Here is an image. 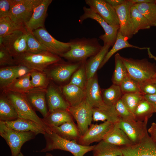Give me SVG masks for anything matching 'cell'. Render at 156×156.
Here are the masks:
<instances>
[{
	"instance_id": "7",
	"label": "cell",
	"mask_w": 156,
	"mask_h": 156,
	"mask_svg": "<svg viewBox=\"0 0 156 156\" xmlns=\"http://www.w3.org/2000/svg\"><path fill=\"white\" fill-rule=\"evenodd\" d=\"M82 62H66L61 60L49 66L44 71L50 80L63 83L70 79L80 67Z\"/></svg>"
},
{
	"instance_id": "30",
	"label": "cell",
	"mask_w": 156,
	"mask_h": 156,
	"mask_svg": "<svg viewBox=\"0 0 156 156\" xmlns=\"http://www.w3.org/2000/svg\"><path fill=\"white\" fill-rule=\"evenodd\" d=\"M30 77L29 73L19 77L1 91L6 90L25 94L34 88L31 83Z\"/></svg>"
},
{
	"instance_id": "3",
	"label": "cell",
	"mask_w": 156,
	"mask_h": 156,
	"mask_svg": "<svg viewBox=\"0 0 156 156\" xmlns=\"http://www.w3.org/2000/svg\"><path fill=\"white\" fill-rule=\"evenodd\" d=\"M1 92L5 95L13 106L19 118L28 119L40 125L47 133L52 132L32 109L25 94L6 90H3Z\"/></svg>"
},
{
	"instance_id": "21",
	"label": "cell",
	"mask_w": 156,
	"mask_h": 156,
	"mask_svg": "<svg viewBox=\"0 0 156 156\" xmlns=\"http://www.w3.org/2000/svg\"><path fill=\"white\" fill-rule=\"evenodd\" d=\"M52 1L42 0V2L36 8L31 18L25 26L27 31L32 32L39 28L44 27L48 8Z\"/></svg>"
},
{
	"instance_id": "33",
	"label": "cell",
	"mask_w": 156,
	"mask_h": 156,
	"mask_svg": "<svg viewBox=\"0 0 156 156\" xmlns=\"http://www.w3.org/2000/svg\"><path fill=\"white\" fill-rule=\"evenodd\" d=\"M103 100L107 105L114 107L122 95L120 86L113 84L109 88L101 91Z\"/></svg>"
},
{
	"instance_id": "28",
	"label": "cell",
	"mask_w": 156,
	"mask_h": 156,
	"mask_svg": "<svg viewBox=\"0 0 156 156\" xmlns=\"http://www.w3.org/2000/svg\"><path fill=\"white\" fill-rule=\"evenodd\" d=\"M103 140L120 147L132 144L126 133L118 127L117 123L114 124Z\"/></svg>"
},
{
	"instance_id": "5",
	"label": "cell",
	"mask_w": 156,
	"mask_h": 156,
	"mask_svg": "<svg viewBox=\"0 0 156 156\" xmlns=\"http://www.w3.org/2000/svg\"><path fill=\"white\" fill-rule=\"evenodd\" d=\"M14 58L17 65L40 71H44L49 66L62 60L60 57L48 51L38 53L26 52Z\"/></svg>"
},
{
	"instance_id": "19",
	"label": "cell",
	"mask_w": 156,
	"mask_h": 156,
	"mask_svg": "<svg viewBox=\"0 0 156 156\" xmlns=\"http://www.w3.org/2000/svg\"><path fill=\"white\" fill-rule=\"evenodd\" d=\"M133 4L130 0H128L123 4L113 7L119 21V31L127 40L131 38L134 35L130 15V9Z\"/></svg>"
},
{
	"instance_id": "38",
	"label": "cell",
	"mask_w": 156,
	"mask_h": 156,
	"mask_svg": "<svg viewBox=\"0 0 156 156\" xmlns=\"http://www.w3.org/2000/svg\"><path fill=\"white\" fill-rule=\"evenodd\" d=\"M121 56L118 53L115 55V68L112 78L113 84L119 86L128 75L127 69Z\"/></svg>"
},
{
	"instance_id": "35",
	"label": "cell",
	"mask_w": 156,
	"mask_h": 156,
	"mask_svg": "<svg viewBox=\"0 0 156 156\" xmlns=\"http://www.w3.org/2000/svg\"><path fill=\"white\" fill-rule=\"evenodd\" d=\"M19 31H26L25 26L14 22L9 16L0 18V37Z\"/></svg>"
},
{
	"instance_id": "9",
	"label": "cell",
	"mask_w": 156,
	"mask_h": 156,
	"mask_svg": "<svg viewBox=\"0 0 156 156\" xmlns=\"http://www.w3.org/2000/svg\"><path fill=\"white\" fill-rule=\"evenodd\" d=\"M83 14L79 18V22L82 23L84 20L90 18L97 21L103 29L105 33L99 38L102 40L104 45L108 44L113 47L116 42L120 27L114 26L109 25L100 16L94 13L90 8L83 7Z\"/></svg>"
},
{
	"instance_id": "52",
	"label": "cell",
	"mask_w": 156,
	"mask_h": 156,
	"mask_svg": "<svg viewBox=\"0 0 156 156\" xmlns=\"http://www.w3.org/2000/svg\"><path fill=\"white\" fill-rule=\"evenodd\" d=\"M133 4L142 3H156L154 0H130Z\"/></svg>"
},
{
	"instance_id": "13",
	"label": "cell",
	"mask_w": 156,
	"mask_h": 156,
	"mask_svg": "<svg viewBox=\"0 0 156 156\" xmlns=\"http://www.w3.org/2000/svg\"><path fill=\"white\" fill-rule=\"evenodd\" d=\"M148 119L144 121L133 120H120L117 122L118 127L127 136L132 144L140 142L148 134L147 125Z\"/></svg>"
},
{
	"instance_id": "50",
	"label": "cell",
	"mask_w": 156,
	"mask_h": 156,
	"mask_svg": "<svg viewBox=\"0 0 156 156\" xmlns=\"http://www.w3.org/2000/svg\"><path fill=\"white\" fill-rule=\"evenodd\" d=\"M144 98L152 105L154 113H156V94L154 95H144Z\"/></svg>"
},
{
	"instance_id": "14",
	"label": "cell",
	"mask_w": 156,
	"mask_h": 156,
	"mask_svg": "<svg viewBox=\"0 0 156 156\" xmlns=\"http://www.w3.org/2000/svg\"><path fill=\"white\" fill-rule=\"evenodd\" d=\"M115 123L106 121L99 124H91L85 133L81 135L77 143L82 145L88 146L94 142L103 140Z\"/></svg>"
},
{
	"instance_id": "15",
	"label": "cell",
	"mask_w": 156,
	"mask_h": 156,
	"mask_svg": "<svg viewBox=\"0 0 156 156\" xmlns=\"http://www.w3.org/2000/svg\"><path fill=\"white\" fill-rule=\"evenodd\" d=\"M85 2L93 11L100 16L109 25L120 27L115 9L105 0H86Z\"/></svg>"
},
{
	"instance_id": "43",
	"label": "cell",
	"mask_w": 156,
	"mask_h": 156,
	"mask_svg": "<svg viewBox=\"0 0 156 156\" xmlns=\"http://www.w3.org/2000/svg\"><path fill=\"white\" fill-rule=\"evenodd\" d=\"M26 38L27 52L38 53L47 51L32 32L27 31Z\"/></svg>"
},
{
	"instance_id": "53",
	"label": "cell",
	"mask_w": 156,
	"mask_h": 156,
	"mask_svg": "<svg viewBox=\"0 0 156 156\" xmlns=\"http://www.w3.org/2000/svg\"><path fill=\"white\" fill-rule=\"evenodd\" d=\"M17 156H24L23 153L21 152ZM45 156H53V155L50 153H47Z\"/></svg>"
},
{
	"instance_id": "11",
	"label": "cell",
	"mask_w": 156,
	"mask_h": 156,
	"mask_svg": "<svg viewBox=\"0 0 156 156\" xmlns=\"http://www.w3.org/2000/svg\"><path fill=\"white\" fill-rule=\"evenodd\" d=\"M32 32L47 51L53 54L61 57L70 49L69 42H63L56 40L44 27L39 28Z\"/></svg>"
},
{
	"instance_id": "16",
	"label": "cell",
	"mask_w": 156,
	"mask_h": 156,
	"mask_svg": "<svg viewBox=\"0 0 156 156\" xmlns=\"http://www.w3.org/2000/svg\"><path fill=\"white\" fill-rule=\"evenodd\" d=\"M120 148L122 156H156V144L148 134L139 143Z\"/></svg>"
},
{
	"instance_id": "29",
	"label": "cell",
	"mask_w": 156,
	"mask_h": 156,
	"mask_svg": "<svg viewBox=\"0 0 156 156\" xmlns=\"http://www.w3.org/2000/svg\"><path fill=\"white\" fill-rule=\"evenodd\" d=\"M19 118L18 114L9 100L2 92L0 94V121L15 120Z\"/></svg>"
},
{
	"instance_id": "51",
	"label": "cell",
	"mask_w": 156,
	"mask_h": 156,
	"mask_svg": "<svg viewBox=\"0 0 156 156\" xmlns=\"http://www.w3.org/2000/svg\"><path fill=\"white\" fill-rule=\"evenodd\" d=\"M105 1L113 7L120 5L126 2L125 0H105Z\"/></svg>"
},
{
	"instance_id": "42",
	"label": "cell",
	"mask_w": 156,
	"mask_h": 156,
	"mask_svg": "<svg viewBox=\"0 0 156 156\" xmlns=\"http://www.w3.org/2000/svg\"><path fill=\"white\" fill-rule=\"evenodd\" d=\"M86 61L82 62L80 67L73 75L69 83L84 90L88 80L85 68Z\"/></svg>"
},
{
	"instance_id": "34",
	"label": "cell",
	"mask_w": 156,
	"mask_h": 156,
	"mask_svg": "<svg viewBox=\"0 0 156 156\" xmlns=\"http://www.w3.org/2000/svg\"><path fill=\"white\" fill-rule=\"evenodd\" d=\"M130 15L134 35L137 34L140 30L149 29L151 28V26L147 20L134 4L131 8Z\"/></svg>"
},
{
	"instance_id": "31",
	"label": "cell",
	"mask_w": 156,
	"mask_h": 156,
	"mask_svg": "<svg viewBox=\"0 0 156 156\" xmlns=\"http://www.w3.org/2000/svg\"><path fill=\"white\" fill-rule=\"evenodd\" d=\"M92 151L93 156H122L120 147L104 140L95 145Z\"/></svg>"
},
{
	"instance_id": "20",
	"label": "cell",
	"mask_w": 156,
	"mask_h": 156,
	"mask_svg": "<svg viewBox=\"0 0 156 156\" xmlns=\"http://www.w3.org/2000/svg\"><path fill=\"white\" fill-rule=\"evenodd\" d=\"M31 70L21 65L0 68V91L16 79L29 73Z\"/></svg>"
},
{
	"instance_id": "46",
	"label": "cell",
	"mask_w": 156,
	"mask_h": 156,
	"mask_svg": "<svg viewBox=\"0 0 156 156\" xmlns=\"http://www.w3.org/2000/svg\"><path fill=\"white\" fill-rule=\"evenodd\" d=\"M16 65L13 57L3 46H0V67Z\"/></svg>"
},
{
	"instance_id": "41",
	"label": "cell",
	"mask_w": 156,
	"mask_h": 156,
	"mask_svg": "<svg viewBox=\"0 0 156 156\" xmlns=\"http://www.w3.org/2000/svg\"><path fill=\"white\" fill-rule=\"evenodd\" d=\"M144 95L140 92L126 93L122 94L121 99L127 109L133 114L137 105L144 97Z\"/></svg>"
},
{
	"instance_id": "24",
	"label": "cell",
	"mask_w": 156,
	"mask_h": 156,
	"mask_svg": "<svg viewBox=\"0 0 156 156\" xmlns=\"http://www.w3.org/2000/svg\"><path fill=\"white\" fill-rule=\"evenodd\" d=\"M66 100L70 107L78 105L85 99L84 90L74 85L68 83L61 87Z\"/></svg>"
},
{
	"instance_id": "10",
	"label": "cell",
	"mask_w": 156,
	"mask_h": 156,
	"mask_svg": "<svg viewBox=\"0 0 156 156\" xmlns=\"http://www.w3.org/2000/svg\"><path fill=\"white\" fill-rule=\"evenodd\" d=\"M26 31H19L0 37V46L5 49L13 58L27 52Z\"/></svg>"
},
{
	"instance_id": "45",
	"label": "cell",
	"mask_w": 156,
	"mask_h": 156,
	"mask_svg": "<svg viewBox=\"0 0 156 156\" xmlns=\"http://www.w3.org/2000/svg\"><path fill=\"white\" fill-rule=\"evenodd\" d=\"M114 109L117 115L120 120H136L133 114L127 109L121 99L115 104Z\"/></svg>"
},
{
	"instance_id": "1",
	"label": "cell",
	"mask_w": 156,
	"mask_h": 156,
	"mask_svg": "<svg viewBox=\"0 0 156 156\" xmlns=\"http://www.w3.org/2000/svg\"><path fill=\"white\" fill-rule=\"evenodd\" d=\"M70 50L63 54V57L70 62H81L86 61L97 54L102 46L96 38H77L70 40Z\"/></svg>"
},
{
	"instance_id": "47",
	"label": "cell",
	"mask_w": 156,
	"mask_h": 156,
	"mask_svg": "<svg viewBox=\"0 0 156 156\" xmlns=\"http://www.w3.org/2000/svg\"><path fill=\"white\" fill-rule=\"evenodd\" d=\"M15 3V0H0V18L8 16Z\"/></svg>"
},
{
	"instance_id": "26",
	"label": "cell",
	"mask_w": 156,
	"mask_h": 156,
	"mask_svg": "<svg viewBox=\"0 0 156 156\" xmlns=\"http://www.w3.org/2000/svg\"><path fill=\"white\" fill-rule=\"evenodd\" d=\"M52 131L65 139L77 142L81 135L74 121L66 122L58 127L50 128Z\"/></svg>"
},
{
	"instance_id": "8",
	"label": "cell",
	"mask_w": 156,
	"mask_h": 156,
	"mask_svg": "<svg viewBox=\"0 0 156 156\" xmlns=\"http://www.w3.org/2000/svg\"><path fill=\"white\" fill-rule=\"evenodd\" d=\"M42 0H16L9 16L14 22L25 26L31 18L34 10Z\"/></svg>"
},
{
	"instance_id": "23",
	"label": "cell",
	"mask_w": 156,
	"mask_h": 156,
	"mask_svg": "<svg viewBox=\"0 0 156 156\" xmlns=\"http://www.w3.org/2000/svg\"><path fill=\"white\" fill-rule=\"evenodd\" d=\"M4 122L8 127L17 131H31L36 135L40 133L43 135L46 132L40 125L28 119L18 118L14 121Z\"/></svg>"
},
{
	"instance_id": "27",
	"label": "cell",
	"mask_w": 156,
	"mask_h": 156,
	"mask_svg": "<svg viewBox=\"0 0 156 156\" xmlns=\"http://www.w3.org/2000/svg\"><path fill=\"white\" fill-rule=\"evenodd\" d=\"M110 45H104L101 50L96 55L90 57L85 62V68L87 79L93 77L109 51Z\"/></svg>"
},
{
	"instance_id": "44",
	"label": "cell",
	"mask_w": 156,
	"mask_h": 156,
	"mask_svg": "<svg viewBox=\"0 0 156 156\" xmlns=\"http://www.w3.org/2000/svg\"><path fill=\"white\" fill-rule=\"evenodd\" d=\"M120 86L122 94L135 92L142 93L139 83L128 75L123 80Z\"/></svg>"
},
{
	"instance_id": "40",
	"label": "cell",
	"mask_w": 156,
	"mask_h": 156,
	"mask_svg": "<svg viewBox=\"0 0 156 156\" xmlns=\"http://www.w3.org/2000/svg\"><path fill=\"white\" fill-rule=\"evenodd\" d=\"M29 73L31 83L34 88L47 89L50 80L44 71L31 70Z\"/></svg>"
},
{
	"instance_id": "25",
	"label": "cell",
	"mask_w": 156,
	"mask_h": 156,
	"mask_svg": "<svg viewBox=\"0 0 156 156\" xmlns=\"http://www.w3.org/2000/svg\"><path fill=\"white\" fill-rule=\"evenodd\" d=\"M42 119L44 124L50 129L58 127L66 122L73 121V117L68 111L65 109H59L49 112Z\"/></svg>"
},
{
	"instance_id": "18",
	"label": "cell",
	"mask_w": 156,
	"mask_h": 156,
	"mask_svg": "<svg viewBox=\"0 0 156 156\" xmlns=\"http://www.w3.org/2000/svg\"><path fill=\"white\" fill-rule=\"evenodd\" d=\"M46 100L49 112L59 109L67 110L70 106L64 98L61 87L50 80L46 89Z\"/></svg>"
},
{
	"instance_id": "49",
	"label": "cell",
	"mask_w": 156,
	"mask_h": 156,
	"mask_svg": "<svg viewBox=\"0 0 156 156\" xmlns=\"http://www.w3.org/2000/svg\"><path fill=\"white\" fill-rule=\"evenodd\" d=\"M148 132L150 134L151 137L153 142L156 144V123L153 122Z\"/></svg>"
},
{
	"instance_id": "32",
	"label": "cell",
	"mask_w": 156,
	"mask_h": 156,
	"mask_svg": "<svg viewBox=\"0 0 156 156\" xmlns=\"http://www.w3.org/2000/svg\"><path fill=\"white\" fill-rule=\"evenodd\" d=\"M127 40L122 34L119 30L115 44L112 48L106 54L99 69L101 68L115 53L122 49L131 47L142 50L148 49L149 48L148 47H140L133 45L129 44Z\"/></svg>"
},
{
	"instance_id": "39",
	"label": "cell",
	"mask_w": 156,
	"mask_h": 156,
	"mask_svg": "<svg viewBox=\"0 0 156 156\" xmlns=\"http://www.w3.org/2000/svg\"><path fill=\"white\" fill-rule=\"evenodd\" d=\"M120 120L114 109L109 110L93 108L92 120L94 121H108L116 123L118 122Z\"/></svg>"
},
{
	"instance_id": "37",
	"label": "cell",
	"mask_w": 156,
	"mask_h": 156,
	"mask_svg": "<svg viewBox=\"0 0 156 156\" xmlns=\"http://www.w3.org/2000/svg\"><path fill=\"white\" fill-rule=\"evenodd\" d=\"M154 113L152 105L144 97L137 105L133 114L136 120L144 121L148 119Z\"/></svg>"
},
{
	"instance_id": "2",
	"label": "cell",
	"mask_w": 156,
	"mask_h": 156,
	"mask_svg": "<svg viewBox=\"0 0 156 156\" xmlns=\"http://www.w3.org/2000/svg\"><path fill=\"white\" fill-rule=\"evenodd\" d=\"M43 135L46 145L40 151L41 152L57 149L69 152L74 156H83L88 152L93 151L95 146L81 145L77 142L63 138L52 131L50 133L46 132Z\"/></svg>"
},
{
	"instance_id": "12",
	"label": "cell",
	"mask_w": 156,
	"mask_h": 156,
	"mask_svg": "<svg viewBox=\"0 0 156 156\" xmlns=\"http://www.w3.org/2000/svg\"><path fill=\"white\" fill-rule=\"evenodd\" d=\"M92 109L85 99L78 105L70 106L67 110L75 120L81 135L85 133L91 124Z\"/></svg>"
},
{
	"instance_id": "55",
	"label": "cell",
	"mask_w": 156,
	"mask_h": 156,
	"mask_svg": "<svg viewBox=\"0 0 156 156\" xmlns=\"http://www.w3.org/2000/svg\"><path fill=\"white\" fill-rule=\"evenodd\" d=\"M155 58V59H156V57H155V58Z\"/></svg>"
},
{
	"instance_id": "17",
	"label": "cell",
	"mask_w": 156,
	"mask_h": 156,
	"mask_svg": "<svg viewBox=\"0 0 156 156\" xmlns=\"http://www.w3.org/2000/svg\"><path fill=\"white\" fill-rule=\"evenodd\" d=\"M84 91L85 99L92 108L114 109V107L107 105L104 102L96 74L88 80Z\"/></svg>"
},
{
	"instance_id": "6",
	"label": "cell",
	"mask_w": 156,
	"mask_h": 156,
	"mask_svg": "<svg viewBox=\"0 0 156 156\" xmlns=\"http://www.w3.org/2000/svg\"><path fill=\"white\" fill-rule=\"evenodd\" d=\"M0 135L10 148L11 156H17L23 145L34 138L36 135L31 131L22 132L8 127L4 122L0 121Z\"/></svg>"
},
{
	"instance_id": "4",
	"label": "cell",
	"mask_w": 156,
	"mask_h": 156,
	"mask_svg": "<svg viewBox=\"0 0 156 156\" xmlns=\"http://www.w3.org/2000/svg\"><path fill=\"white\" fill-rule=\"evenodd\" d=\"M128 75L139 83L150 81L156 77V65L144 58L141 60L121 56Z\"/></svg>"
},
{
	"instance_id": "54",
	"label": "cell",
	"mask_w": 156,
	"mask_h": 156,
	"mask_svg": "<svg viewBox=\"0 0 156 156\" xmlns=\"http://www.w3.org/2000/svg\"><path fill=\"white\" fill-rule=\"evenodd\" d=\"M151 81L156 83V77L153 79L150 80Z\"/></svg>"
},
{
	"instance_id": "22",
	"label": "cell",
	"mask_w": 156,
	"mask_h": 156,
	"mask_svg": "<svg viewBox=\"0 0 156 156\" xmlns=\"http://www.w3.org/2000/svg\"><path fill=\"white\" fill-rule=\"evenodd\" d=\"M46 89L34 88L25 94L32 109L35 111L39 112L43 118L49 113L46 100Z\"/></svg>"
},
{
	"instance_id": "36",
	"label": "cell",
	"mask_w": 156,
	"mask_h": 156,
	"mask_svg": "<svg viewBox=\"0 0 156 156\" xmlns=\"http://www.w3.org/2000/svg\"><path fill=\"white\" fill-rule=\"evenodd\" d=\"M151 27L156 26V2L134 4Z\"/></svg>"
},
{
	"instance_id": "48",
	"label": "cell",
	"mask_w": 156,
	"mask_h": 156,
	"mask_svg": "<svg viewBox=\"0 0 156 156\" xmlns=\"http://www.w3.org/2000/svg\"><path fill=\"white\" fill-rule=\"evenodd\" d=\"M139 84L141 92L144 95L156 94V83L149 81Z\"/></svg>"
}]
</instances>
